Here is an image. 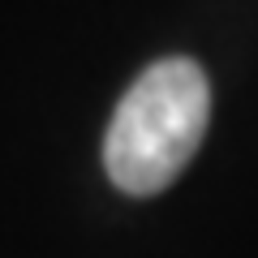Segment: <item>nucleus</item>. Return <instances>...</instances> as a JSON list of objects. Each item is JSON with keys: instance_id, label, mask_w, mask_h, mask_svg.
<instances>
[{"instance_id": "obj_1", "label": "nucleus", "mask_w": 258, "mask_h": 258, "mask_svg": "<svg viewBox=\"0 0 258 258\" xmlns=\"http://www.w3.org/2000/svg\"><path fill=\"white\" fill-rule=\"evenodd\" d=\"M211 120V82L189 56L147 64L120 95L103 134V168L116 189L147 198L185 172Z\"/></svg>"}]
</instances>
